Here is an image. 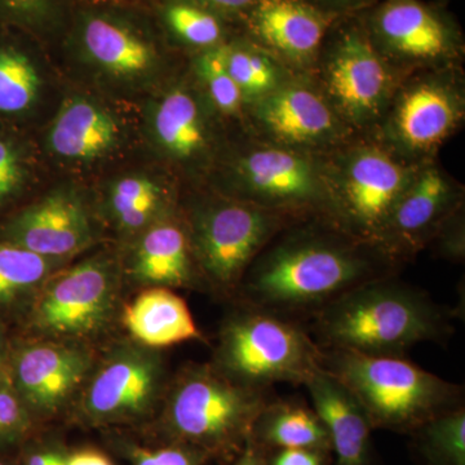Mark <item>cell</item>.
<instances>
[{
	"mask_svg": "<svg viewBox=\"0 0 465 465\" xmlns=\"http://www.w3.org/2000/svg\"><path fill=\"white\" fill-rule=\"evenodd\" d=\"M213 112L201 88L170 85L150 104V142L174 166L189 173L206 171L219 162L222 146Z\"/></svg>",
	"mask_w": 465,
	"mask_h": 465,
	"instance_id": "cell-16",
	"label": "cell"
},
{
	"mask_svg": "<svg viewBox=\"0 0 465 465\" xmlns=\"http://www.w3.org/2000/svg\"><path fill=\"white\" fill-rule=\"evenodd\" d=\"M452 311L397 275L349 291L311 318L321 348L369 356L406 357L421 342H445L455 331Z\"/></svg>",
	"mask_w": 465,
	"mask_h": 465,
	"instance_id": "cell-2",
	"label": "cell"
},
{
	"mask_svg": "<svg viewBox=\"0 0 465 465\" xmlns=\"http://www.w3.org/2000/svg\"><path fill=\"white\" fill-rule=\"evenodd\" d=\"M400 262L324 220L281 232L242 278L234 298L302 322L361 284L397 275Z\"/></svg>",
	"mask_w": 465,
	"mask_h": 465,
	"instance_id": "cell-1",
	"label": "cell"
},
{
	"mask_svg": "<svg viewBox=\"0 0 465 465\" xmlns=\"http://www.w3.org/2000/svg\"><path fill=\"white\" fill-rule=\"evenodd\" d=\"M262 142L326 155L351 143L353 131L341 121L316 84L292 76L247 106Z\"/></svg>",
	"mask_w": 465,
	"mask_h": 465,
	"instance_id": "cell-13",
	"label": "cell"
},
{
	"mask_svg": "<svg viewBox=\"0 0 465 465\" xmlns=\"http://www.w3.org/2000/svg\"><path fill=\"white\" fill-rule=\"evenodd\" d=\"M272 391L232 381L213 365H192L171 385L159 419L162 440L185 443L211 460L231 461L241 454Z\"/></svg>",
	"mask_w": 465,
	"mask_h": 465,
	"instance_id": "cell-3",
	"label": "cell"
},
{
	"mask_svg": "<svg viewBox=\"0 0 465 465\" xmlns=\"http://www.w3.org/2000/svg\"><path fill=\"white\" fill-rule=\"evenodd\" d=\"M296 223L300 220L217 192L193 202L183 220L204 283L226 296H234L251 262Z\"/></svg>",
	"mask_w": 465,
	"mask_h": 465,
	"instance_id": "cell-8",
	"label": "cell"
},
{
	"mask_svg": "<svg viewBox=\"0 0 465 465\" xmlns=\"http://www.w3.org/2000/svg\"><path fill=\"white\" fill-rule=\"evenodd\" d=\"M9 351L5 330L0 324V378L8 376Z\"/></svg>",
	"mask_w": 465,
	"mask_h": 465,
	"instance_id": "cell-45",
	"label": "cell"
},
{
	"mask_svg": "<svg viewBox=\"0 0 465 465\" xmlns=\"http://www.w3.org/2000/svg\"><path fill=\"white\" fill-rule=\"evenodd\" d=\"M324 163L339 228L379 247L391 213L421 164L403 161L381 143H349L324 155Z\"/></svg>",
	"mask_w": 465,
	"mask_h": 465,
	"instance_id": "cell-9",
	"label": "cell"
},
{
	"mask_svg": "<svg viewBox=\"0 0 465 465\" xmlns=\"http://www.w3.org/2000/svg\"><path fill=\"white\" fill-rule=\"evenodd\" d=\"M268 465H331L332 452L314 449H280L266 452Z\"/></svg>",
	"mask_w": 465,
	"mask_h": 465,
	"instance_id": "cell-37",
	"label": "cell"
},
{
	"mask_svg": "<svg viewBox=\"0 0 465 465\" xmlns=\"http://www.w3.org/2000/svg\"><path fill=\"white\" fill-rule=\"evenodd\" d=\"M253 45L291 69L316 66L327 34L338 17L305 0H259L243 15Z\"/></svg>",
	"mask_w": 465,
	"mask_h": 465,
	"instance_id": "cell-21",
	"label": "cell"
},
{
	"mask_svg": "<svg viewBox=\"0 0 465 465\" xmlns=\"http://www.w3.org/2000/svg\"><path fill=\"white\" fill-rule=\"evenodd\" d=\"M464 91L451 67L401 82L381 124V143L411 164H424L460 127Z\"/></svg>",
	"mask_w": 465,
	"mask_h": 465,
	"instance_id": "cell-11",
	"label": "cell"
},
{
	"mask_svg": "<svg viewBox=\"0 0 465 465\" xmlns=\"http://www.w3.org/2000/svg\"><path fill=\"white\" fill-rule=\"evenodd\" d=\"M222 164L220 194L300 222L324 220L338 226L324 155L260 142L232 153Z\"/></svg>",
	"mask_w": 465,
	"mask_h": 465,
	"instance_id": "cell-7",
	"label": "cell"
},
{
	"mask_svg": "<svg viewBox=\"0 0 465 465\" xmlns=\"http://www.w3.org/2000/svg\"><path fill=\"white\" fill-rule=\"evenodd\" d=\"M84 5H92V7H128L139 5L145 0H82Z\"/></svg>",
	"mask_w": 465,
	"mask_h": 465,
	"instance_id": "cell-44",
	"label": "cell"
},
{
	"mask_svg": "<svg viewBox=\"0 0 465 465\" xmlns=\"http://www.w3.org/2000/svg\"><path fill=\"white\" fill-rule=\"evenodd\" d=\"M128 139L127 122L116 110L91 94H73L52 118L45 148L60 163L90 167L115 157Z\"/></svg>",
	"mask_w": 465,
	"mask_h": 465,
	"instance_id": "cell-20",
	"label": "cell"
},
{
	"mask_svg": "<svg viewBox=\"0 0 465 465\" xmlns=\"http://www.w3.org/2000/svg\"><path fill=\"white\" fill-rule=\"evenodd\" d=\"M250 440L265 452L314 449L332 452L329 433L313 407L296 400L273 399L260 412Z\"/></svg>",
	"mask_w": 465,
	"mask_h": 465,
	"instance_id": "cell-27",
	"label": "cell"
},
{
	"mask_svg": "<svg viewBox=\"0 0 465 465\" xmlns=\"http://www.w3.org/2000/svg\"><path fill=\"white\" fill-rule=\"evenodd\" d=\"M322 367L347 385L374 430L411 434L430 419L464 406V388L407 357L369 356L322 348Z\"/></svg>",
	"mask_w": 465,
	"mask_h": 465,
	"instance_id": "cell-5",
	"label": "cell"
},
{
	"mask_svg": "<svg viewBox=\"0 0 465 465\" xmlns=\"http://www.w3.org/2000/svg\"><path fill=\"white\" fill-rule=\"evenodd\" d=\"M61 262L0 241V307L16 304L41 289Z\"/></svg>",
	"mask_w": 465,
	"mask_h": 465,
	"instance_id": "cell-30",
	"label": "cell"
},
{
	"mask_svg": "<svg viewBox=\"0 0 465 465\" xmlns=\"http://www.w3.org/2000/svg\"><path fill=\"white\" fill-rule=\"evenodd\" d=\"M73 14L72 0H0V26L20 30L38 43L63 38Z\"/></svg>",
	"mask_w": 465,
	"mask_h": 465,
	"instance_id": "cell-31",
	"label": "cell"
},
{
	"mask_svg": "<svg viewBox=\"0 0 465 465\" xmlns=\"http://www.w3.org/2000/svg\"><path fill=\"white\" fill-rule=\"evenodd\" d=\"M91 367V356L84 349L34 342L9 354L8 376L36 421L57 415L84 384Z\"/></svg>",
	"mask_w": 465,
	"mask_h": 465,
	"instance_id": "cell-19",
	"label": "cell"
},
{
	"mask_svg": "<svg viewBox=\"0 0 465 465\" xmlns=\"http://www.w3.org/2000/svg\"><path fill=\"white\" fill-rule=\"evenodd\" d=\"M440 253L449 260L464 259V217L463 210L450 217L446 224L440 229L434 240Z\"/></svg>",
	"mask_w": 465,
	"mask_h": 465,
	"instance_id": "cell-36",
	"label": "cell"
},
{
	"mask_svg": "<svg viewBox=\"0 0 465 465\" xmlns=\"http://www.w3.org/2000/svg\"><path fill=\"white\" fill-rule=\"evenodd\" d=\"M213 12L222 18L229 16H243L259 0H186Z\"/></svg>",
	"mask_w": 465,
	"mask_h": 465,
	"instance_id": "cell-39",
	"label": "cell"
},
{
	"mask_svg": "<svg viewBox=\"0 0 465 465\" xmlns=\"http://www.w3.org/2000/svg\"><path fill=\"white\" fill-rule=\"evenodd\" d=\"M3 452L5 451H0V465H17L15 464L14 461L9 460L7 457H5V455H3Z\"/></svg>",
	"mask_w": 465,
	"mask_h": 465,
	"instance_id": "cell-46",
	"label": "cell"
},
{
	"mask_svg": "<svg viewBox=\"0 0 465 465\" xmlns=\"http://www.w3.org/2000/svg\"><path fill=\"white\" fill-rule=\"evenodd\" d=\"M122 452L133 465H158L155 459L154 450L137 445L134 442L121 443Z\"/></svg>",
	"mask_w": 465,
	"mask_h": 465,
	"instance_id": "cell-42",
	"label": "cell"
},
{
	"mask_svg": "<svg viewBox=\"0 0 465 465\" xmlns=\"http://www.w3.org/2000/svg\"><path fill=\"white\" fill-rule=\"evenodd\" d=\"M463 192L433 163L416 171L382 232L379 247L397 262L430 246L446 222L463 210Z\"/></svg>",
	"mask_w": 465,
	"mask_h": 465,
	"instance_id": "cell-18",
	"label": "cell"
},
{
	"mask_svg": "<svg viewBox=\"0 0 465 465\" xmlns=\"http://www.w3.org/2000/svg\"><path fill=\"white\" fill-rule=\"evenodd\" d=\"M423 465H465V407L430 419L410 434Z\"/></svg>",
	"mask_w": 465,
	"mask_h": 465,
	"instance_id": "cell-32",
	"label": "cell"
},
{
	"mask_svg": "<svg viewBox=\"0 0 465 465\" xmlns=\"http://www.w3.org/2000/svg\"><path fill=\"white\" fill-rule=\"evenodd\" d=\"M137 283L167 289H191L203 282L182 220L168 216L140 232L128 262Z\"/></svg>",
	"mask_w": 465,
	"mask_h": 465,
	"instance_id": "cell-24",
	"label": "cell"
},
{
	"mask_svg": "<svg viewBox=\"0 0 465 465\" xmlns=\"http://www.w3.org/2000/svg\"><path fill=\"white\" fill-rule=\"evenodd\" d=\"M35 157L26 131L0 124V215L15 210L35 182Z\"/></svg>",
	"mask_w": 465,
	"mask_h": 465,
	"instance_id": "cell-29",
	"label": "cell"
},
{
	"mask_svg": "<svg viewBox=\"0 0 465 465\" xmlns=\"http://www.w3.org/2000/svg\"><path fill=\"white\" fill-rule=\"evenodd\" d=\"M194 72L201 90L217 113L228 116L244 113L247 103L226 66L224 43L201 51L194 60Z\"/></svg>",
	"mask_w": 465,
	"mask_h": 465,
	"instance_id": "cell-34",
	"label": "cell"
},
{
	"mask_svg": "<svg viewBox=\"0 0 465 465\" xmlns=\"http://www.w3.org/2000/svg\"><path fill=\"white\" fill-rule=\"evenodd\" d=\"M65 465H114V463L100 450L85 448L66 452Z\"/></svg>",
	"mask_w": 465,
	"mask_h": 465,
	"instance_id": "cell-41",
	"label": "cell"
},
{
	"mask_svg": "<svg viewBox=\"0 0 465 465\" xmlns=\"http://www.w3.org/2000/svg\"><path fill=\"white\" fill-rule=\"evenodd\" d=\"M164 363L143 345L122 347L92 376L79 416L92 427L139 423L154 414L164 391Z\"/></svg>",
	"mask_w": 465,
	"mask_h": 465,
	"instance_id": "cell-14",
	"label": "cell"
},
{
	"mask_svg": "<svg viewBox=\"0 0 465 465\" xmlns=\"http://www.w3.org/2000/svg\"><path fill=\"white\" fill-rule=\"evenodd\" d=\"M124 323L134 341L150 349L203 341L188 304L167 287H150L125 307Z\"/></svg>",
	"mask_w": 465,
	"mask_h": 465,
	"instance_id": "cell-25",
	"label": "cell"
},
{
	"mask_svg": "<svg viewBox=\"0 0 465 465\" xmlns=\"http://www.w3.org/2000/svg\"><path fill=\"white\" fill-rule=\"evenodd\" d=\"M224 52L226 66L247 106L292 78L286 66L252 42H224Z\"/></svg>",
	"mask_w": 465,
	"mask_h": 465,
	"instance_id": "cell-28",
	"label": "cell"
},
{
	"mask_svg": "<svg viewBox=\"0 0 465 465\" xmlns=\"http://www.w3.org/2000/svg\"><path fill=\"white\" fill-rule=\"evenodd\" d=\"M162 21L177 42L200 52L226 42L223 18L186 0L164 3Z\"/></svg>",
	"mask_w": 465,
	"mask_h": 465,
	"instance_id": "cell-33",
	"label": "cell"
},
{
	"mask_svg": "<svg viewBox=\"0 0 465 465\" xmlns=\"http://www.w3.org/2000/svg\"><path fill=\"white\" fill-rule=\"evenodd\" d=\"M323 351L298 321L238 305L220 330L213 366L232 381L255 390L304 385L322 369Z\"/></svg>",
	"mask_w": 465,
	"mask_h": 465,
	"instance_id": "cell-6",
	"label": "cell"
},
{
	"mask_svg": "<svg viewBox=\"0 0 465 465\" xmlns=\"http://www.w3.org/2000/svg\"><path fill=\"white\" fill-rule=\"evenodd\" d=\"M231 465H268L266 452L249 439L241 454L231 461Z\"/></svg>",
	"mask_w": 465,
	"mask_h": 465,
	"instance_id": "cell-43",
	"label": "cell"
},
{
	"mask_svg": "<svg viewBox=\"0 0 465 465\" xmlns=\"http://www.w3.org/2000/svg\"><path fill=\"white\" fill-rule=\"evenodd\" d=\"M35 430V419L15 391L9 376L0 378V451L23 448Z\"/></svg>",
	"mask_w": 465,
	"mask_h": 465,
	"instance_id": "cell-35",
	"label": "cell"
},
{
	"mask_svg": "<svg viewBox=\"0 0 465 465\" xmlns=\"http://www.w3.org/2000/svg\"><path fill=\"white\" fill-rule=\"evenodd\" d=\"M106 215L125 234H140L173 215V193L166 183L148 173H128L109 183Z\"/></svg>",
	"mask_w": 465,
	"mask_h": 465,
	"instance_id": "cell-26",
	"label": "cell"
},
{
	"mask_svg": "<svg viewBox=\"0 0 465 465\" xmlns=\"http://www.w3.org/2000/svg\"><path fill=\"white\" fill-rule=\"evenodd\" d=\"M316 69L318 90L354 134L378 128L403 81L357 23L331 26Z\"/></svg>",
	"mask_w": 465,
	"mask_h": 465,
	"instance_id": "cell-10",
	"label": "cell"
},
{
	"mask_svg": "<svg viewBox=\"0 0 465 465\" xmlns=\"http://www.w3.org/2000/svg\"><path fill=\"white\" fill-rule=\"evenodd\" d=\"M363 26L378 51L400 72L451 67L460 54L458 30L420 0H381Z\"/></svg>",
	"mask_w": 465,
	"mask_h": 465,
	"instance_id": "cell-15",
	"label": "cell"
},
{
	"mask_svg": "<svg viewBox=\"0 0 465 465\" xmlns=\"http://www.w3.org/2000/svg\"><path fill=\"white\" fill-rule=\"evenodd\" d=\"M309 5H313L333 17L347 16L361 9L374 7L381 0H305Z\"/></svg>",
	"mask_w": 465,
	"mask_h": 465,
	"instance_id": "cell-38",
	"label": "cell"
},
{
	"mask_svg": "<svg viewBox=\"0 0 465 465\" xmlns=\"http://www.w3.org/2000/svg\"><path fill=\"white\" fill-rule=\"evenodd\" d=\"M63 38L75 69L113 94L154 90L166 75L168 58L158 33L128 7L74 9Z\"/></svg>",
	"mask_w": 465,
	"mask_h": 465,
	"instance_id": "cell-4",
	"label": "cell"
},
{
	"mask_svg": "<svg viewBox=\"0 0 465 465\" xmlns=\"http://www.w3.org/2000/svg\"><path fill=\"white\" fill-rule=\"evenodd\" d=\"M304 387L329 433L335 465H372L374 428L347 385L322 367L305 381Z\"/></svg>",
	"mask_w": 465,
	"mask_h": 465,
	"instance_id": "cell-23",
	"label": "cell"
},
{
	"mask_svg": "<svg viewBox=\"0 0 465 465\" xmlns=\"http://www.w3.org/2000/svg\"><path fill=\"white\" fill-rule=\"evenodd\" d=\"M41 289L30 313L36 331L52 338L94 335L115 309L116 266L108 256H94L52 274Z\"/></svg>",
	"mask_w": 465,
	"mask_h": 465,
	"instance_id": "cell-12",
	"label": "cell"
},
{
	"mask_svg": "<svg viewBox=\"0 0 465 465\" xmlns=\"http://www.w3.org/2000/svg\"><path fill=\"white\" fill-rule=\"evenodd\" d=\"M66 452L57 448H30L24 452L20 465H65Z\"/></svg>",
	"mask_w": 465,
	"mask_h": 465,
	"instance_id": "cell-40",
	"label": "cell"
},
{
	"mask_svg": "<svg viewBox=\"0 0 465 465\" xmlns=\"http://www.w3.org/2000/svg\"><path fill=\"white\" fill-rule=\"evenodd\" d=\"M39 43L0 26V124L25 130L38 118L50 90Z\"/></svg>",
	"mask_w": 465,
	"mask_h": 465,
	"instance_id": "cell-22",
	"label": "cell"
},
{
	"mask_svg": "<svg viewBox=\"0 0 465 465\" xmlns=\"http://www.w3.org/2000/svg\"><path fill=\"white\" fill-rule=\"evenodd\" d=\"M90 208L75 189H54L0 220V241L64 260L94 241Z\"/></svg>",
	"mask_w": 465,
	"mask_h": 465,
	"instance_id": "cell-17",
	"label": "cell"
}]
</instances>
